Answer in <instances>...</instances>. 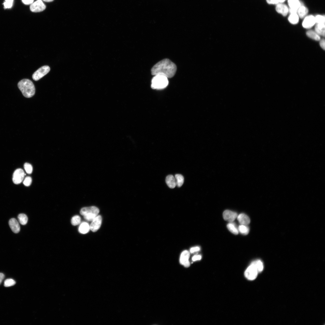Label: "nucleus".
<instances>
[{
  "instance_id": "f257e3e1",
  "label": "nucleus",
  "mask_w": 325,
  "mask_h": 325,
  "mask_svg": "<svg viewBox=\"0 0 325 325\" xmlns=\"http://www.w3.org/2000/svg\"><path fill=\"white\" fill-rule=\"evenodd\" d=\"M176 70L175 64L169 59L166 58L155 64L151 69V73L153 75H161L167 78H171L175 75Z\"/></svg>"
},
{
  "instance_id": "f03ea898",
  "label": "nucleus",
  "mask_w": 325,
  "mask_h": 325,
  "mask_svg": "<svg viewBox=\"0 0 325 325\" xmlns=\"http://www.w3.org/2000/svg\"><path fill=\"white\" fill-rule=\"evenodd\" d=\"M18 87L23 95L27 98H30L35 94V88L33 82L29 79H23L18 83Z\"/></svg>"
},
{
  "instance_id": "7ed1b4c3",
  "label": "nucleus",
  "mask_w": 325,
  "mask_h": 325,
  "mask_svg": "<svg viewBox=\"0 0 325 325\" xmlns=\"http://www.w3.org/2000/svg\"><path fill=\"white\" fill-rule=\"evenodd\" d=\"M151 80V87L154 89H162L168 85V78L161 75H154Z\"/></svg>"
},
{
  "instance_id": "20e7f679",
  "label": "nucleus",
  "mask_w": 325,
  "mask_h": 325,
  "mask_svg": "<svg viewBox=\"0 0 325 325\" xmlns=\"http://www.w3.org/2000/svg\"><path fill=\"white\" fill-rule=\"evenodd\" d=\"M99 212V210L95 206H91L82 208L80 212V214L83 216L86 220L92 221L96 217Z\"/></svg>"
},
{
  "instance_id": "39448f33",
  "label": "nucleus",
  "mask_w": 325,
  "mask_h": 325,
  "mask_svg": "<svg viewBox=\"0 0 325 325\" xmlns=\"http://www.w3.org/2000/svg\"><path fill=\"white\" fill-rule=\"evenodd\" d=\"M258 273L256 268L252 262L246 270L244 275L247 279L252 280L256 278Z\"/></svg>"
},
{
  "instance_id": "423d86ee",
  "label": "nucleus",
  "mask_w": 325,
  "mask_h": 325,
  "mask_svg": "<svg viewBox=\"0 0 325 325\" xmlns=\"http://www.w3.org/2000/svg\"><path fill=\"white\" fill-rule=\"evenodd\" d=\"M50 70V67L48 66H42L33 73L32 78L34 80L38 81L48 73Z\"/></svg>"
},
{
  "instance_id": "0eeeda50",
  "label": "nucleus",
  "mask_w": 325,
  "mask_h": 325,
  "mask_svg": "<svg viewBox=\"0 0 325 325\" xmlns=\"http://www.w3.org/2000/svg\"><path fill=\"white\" fill-rule=\"evenodd\" d=\"M25 175L22 169H17L14 172L13 175L12 180L14 183L17 184L20 183L23 180Z\"/></svg>"
},
{
  "instance_id": "6e6552de",
  "label": "nucleus",
  "mask_w": 325,
  "mask_h": 325,
  "mask_svg": "<svg viewBox=\"0 0 325 325\" xmlns=\"http://www.w3.org/2000/svg\"><path fill=\"white\" fill-rule=\"evenodd\" d=\"M303 18L302 26L305 28L310 29L316 24L315 16L313 15H307Z\"/></svg>"
},
{
  "instance_id": "1a4fd4ad",
  "label": "nucleus",
  "mask_w": 325,
  "mask_h": 325,
  "mask_svg": "<svg viewBox=\"0 0 325 325\" xmlns=\"http://www.w3.org/2000/svg\"><path fill=\"white\" fill-rule=\"evenodd\" d=\"M45 8L46 6L41 0H37L31 4L30 6L31 11L34 12L42 11Z\"/></svg>"
},
{
  "instance_id": "9d476101",
  "label": "nucleus",
  "mask_w": 325,
  "mask_h": 325,
  "mask_svg": "<svg viewBox=\"0 0 325 325\" xmlns=\"http://www.w3.org/2000/svg\"><path fill=\"white\" fill-rule=\"evenodd\" d=\"M102 218L101 215H98L91 221L90 226V229L93 232L97 231L100 228L101 224Z\"/></svg>"
},
{
  "instance_id": "9b49d317",
  "label": "nucleus",
  "mask_w": 325,
  "mask_h": 325,
  "mask_svg": "<svg viewBox=\"0 0 325 325\" xmlns=\"http://www.w3.org/2000/svg\"><path fill=\"white\" fill-rule=\"evenodd\" d=\"M275 10L277 13L285 17L289 13V8L284 3H279L276 5Z\"/></svg>"
},
{
  "instance_id": "f8f14e48",
  "label": "nucleus",
  "mask_w": 325,
  "mask_h": 325,
  "mask_svg": "<svg viewBox=\"0 0 325 325\" xmlns=\"http://www.w3.org/2000/svg\"><path fill=\"white\" fill-rule=\"evenodd\" d=\"M190 255L189 252L186 250L184 251L181 255L180 262L186 267H188L190 266V263L189 261Z\"/></svg>"
},
{
  "instance_id": "ddd939ff",
  "label": "nucleus",
  "mask_w": 325,
  "mask_h": 325,
  "mask_svg": "<svg viewBox=\"0 0 325 325\" xmlns=\"http://www.w3.org/2000/svg\"><path fill=\"white\" fill-rule=\"evenodd\" d=\"M223 216L224 219L225 220L232 222L236 218L237 215L235 212L227 210L224 211Z\"/></svg>"
},
{
  "instance_id": "4468645a",
  "label": "nucleus",
  "mask_w": 325,
  "mask_h": 325,
  "mask_svg": "<svg viewBox=\"0 0 325 325\" xmlns=\"http://www.w3.org/2000/svg\"><path fill=\"white\" fill-rule=\"evenodd\" d=\"M9 224L12 231L15 233H17L20 231V228L18 222L14 218L11 219Z\"/></svg>"
},
{
  "instance_id": "2eb2a0df",
  "label": "nucleus",
  "mask_w": 325,
  "mask_h": 325,
  "mask_svg": "<svg viewBox=\"0 0 325 325\" xmlns=\"http://www.w3.org/2000/svg\"><path fill=\"white\" fill-rule=\"evenodd\" d=\"M237 219L241 224L247 225L250 222L249 217L244 213L240 214L237 217Z\"/></svg>"
},
{
  "instance_id": "dca6fc26",
  "label": "nucleus",
  "mask_w": 325,
  "mask_h": 325,
  "mask_svg": "<svg viewBox=\"0 0 325 325\" xmlns=\"http://www.w3.org/2000/svg\"><path fill=\"white\" fill-rule=\"evenodd\" d=\"M308 13V8L302 5L298 8L297 11V14L300 18H304L307 15Z\"/></svg>"
},
{
  "instance_id": "f3484780",
  "label": "nucleus",
  "mask_w": 325,
  "mask_h": 325,
  "mask_svg": "<svg viewBox=\"0 0 325 325\" xmlns=\"http://www.w3.org/2000/svg\"><path fill=\"white\" fill-rule=\"evenodd\" d=\"M166 181L167 185L170 188H174L176 186L175 178L172 175H169L166 177Z\"/></svg>"
},
{
  "instance_id": "a211bd4d",
  "label": "nucleus",
  "mask_w": 325,
  "mask_h": 325,
  "mask_svg": "<svg viewBox=\"0 0 325 325\" xmlns=\"http://www.w3.org/2000/svg\"><path fill=\"white\" fill-rule=\"evenodd\" d=\"M320 36L324 37L325 32V23H316L314 30Z\"/></svg>"
},
{
  "instance_id": "6ab92c4d",
  "label": "nucleus",
  "mask_w": 325,
  "mask_h": 325,
  "mask_svg": "<svg viewBox=\"0 0 325 325\" xmlns=\"http://www.w3.org/2000/svg\"><path fill=\"white\" fill-rule=\"evenodd\" d=\"M287 3L289 8L297 10L302 5L299 0H287Z\"/></svg>"
},
{
  "instance_id": "aec40b11",
  "label": "nucleus",
  "mask_w": 325,
  "mask_h": 325,
  "mask_svg": "<svg viewBox=\"0 0 325 325\" xmlns=\"http://www.w3.org/2000/svg\"><path fill=\"white\" fill-rule=\"evenodd\" d=\"M90 229L89 224L86 222H82L79 225L78 231L79 232L82 234L88 233Z\"/></svg>"
},
{
  "instance_id": "412c9836",
  "label": "nucleus",
  "mask_w": 325,
  "mask_h": 325,
  "mask_svg": "<svg viewBox=\"0 0 325 325\" xmlns=\"http://www.w3.org/2000/svg\"><path fill=\"white\" fill-rule=\"evenodd\" d=\"M299 18L297 13L291 14L288 17V20L290 23L296 24L299 22Z\"/></svg>"
},
{
  "instance_id": "4be33fe9",
  "label": "nucleus",
  "mask_w": 325,
  "mask_h": 325,
  "mask_svg": "<svg viewBox=\"0 0 325 325\" xmlns=\"http://www.w3.org/2000/svg\"><path fill=\"white\" fill-rule=\"evenodd\" d=\"M306 34L308 37L313 39L317 41L320 39V36L315 31L311 30H308Z\"/></svg>"
},
{
  "instance_id": "5701e85b",
  "label": "nucleus",
  "mask_w": 325,
  "mask_h": 325,
  "mask_svg": "<svg viewBox=\"0 0 325 325\" xmlns=\"http://www.w3.org/2000/svg\"><path fill=\"white\" fill-rule=\"evenodd\" d=\"M227 228L228 230L233 234L236 235L238 234L239 232L238 229L234 223L231 222L229 223L227 225Z\"/></svg>"
},
{
  "instance_id": "b1692460",
  "label": "nucleus",
  "mask_w": 325,
  "mask_h": 325,
  "mask_svg": "<svg viewBox=\"0 0 325 325\" xmlns=\"http://www.w3.org/2000/svg\"><path fill=\"white\" fill-rule=\"evenodd\" d=\"M175 177L176 180V186L178 187H181L184 182V178L183 176L180 174H177L175 175Z\"/></svg>"
},
{
  "instance_id": "393cba45",
  "label": "nucleus",
  "mask_w": 325,
  "mask_h": 325,
  "mask_svg": "<svg viewBox=\"0 0 325 325\" xmlns=\"http://www.w3.org/2000/svg\"><path fill=\"white\" fill-rule=\"evenodd\" d=\"M19 221L20 224L24 225L27 222L28 218L27 216L24 214H19L17 217Z\"/></svg>"
},
{
  "instance_id": "a878e982",
  "label": "nucleus",
  "mask_w": 325,
  "mask_h": 325,
  "mask_svg": "<svg viewBox=\"0 0 325 325\" xmlns=\"http://www.w3.org/2000/svg\"><path fill=\"white\" fill-rule=\"evenodd\" d=\"M238 230L241 234L246 235L247 234L249 231V229L247 225L241 224L238 228Z\"/></svg>"
},
{
  "instance_id": "bb28decb",
  "label": "nucleus",
  "mask_w": 325,
  "mask_h": 325,
  "mask_svg": "<svg viewBox=\"0 0 325 325\" xmlns=\"http://www.w3.org/2000/svg\"><path fill=\"white\" fill-rule=\"evenodd\" d=\"M254 264L258 272H262L263 269V265L262 262L259 260H257L252 262Z\"/></svg>"
},
{
  "instance_id": "cd10ccee",
  "label": "nucleus",
  "mask_w": 325,
  "mask_h": 325,
  "mask_svg": "<svg viewBox=\"0 0 325 325\" xmlns=\"http://www.w3.org/2000/svg\"><path fill=\"white\" fill-rule=\"evenodd\" d=\"M316 23H325V16L324 15L317 14L315 16Z\"/></svg>"
},
{
  "instance_id": "c85d7f7f",
  "label": "nucleus",
  "mask_w": 325,
  "mask_h": 325,
  "mask_svg": "<svg viewBox=\"0 0 325 325\" xmlns=\"http://www.w3.org/2000/svg\"><path fill=\"white\" fill-rule=\"evenodd\" d=\"M81 221L80 217L78 215L73 216L71 219V224L73 226H76L80 224Z\"/></svg>"
},
{
  "instance_id": "c756f323",
  "label": "nucleus",
  "mask_w": 325,
  "mask_h": 325,
  "mask_svg": "<svg viewBox=\"0 0 325 325\" xmlns=\"http://www.w3.org/2000/svg\"><path fill=\"white\" fill-rule=\"evenodd\" d=\"M15 281L12 279H8L6 280L4 283V286L5 287H8L13 286L15 284Z\"/></svg>"
},
{
  "instance_id": "7c9ffc66",
  "label": "nucleus",
  "mask_w": 325,
  "mask_h": 325,
  "mask_svg": "<svg viewBox=\"0 0 325 325\" xmlns=\"http://www.w3.org/2000/svg\"><path fill=\"white\" fill-rule=\"evenodd\" d=\"M24 168L26 172L28 174H31L32 171V166L29 163H25L24 164Z\"/></svg>"
},
{
  "instance_id": "2f4dec72",
  "label": "nucleus",
  "mask_w": 325,
  "mask_h": 325,
  "mask_svg": "<svg viewBox=\"0 0 325 325\" xmlns=\"http://www.w3.org/2000/svg\"><path fill=\"white\" fill-rule=\"evenodd\" d=\"M14 0H5V2L3 4L5 9L10 8H11L13 5Z\"/></svg>"
},
{
  "instance_id": "473e14b6",
  "label": "nucleus",
  "mask_w": 325,
  "mask_h": 325,
  "mask_svg": "<svg viewBox=\"0 0 325 325\" xmlns=\"http://www.w3.org/2000/svg\"><path fill=\"white\" fill-rule=\"evenodd\" d=\"M32 182V179L31 177L27 176L26 177L23 181V184L26 186L30 185Z\"/></svg>"
},
{
  "instance_id": "72a5a7b5",
  "label": "nucleus",
  "mask_w": 325,
  "mask_h": 325,
  "mask_svg": "<svg viewBox=\"0 0 325 325\" xmlns=\"http://www.w3.org/2000/svg\"><path fill=\"white\" fill-rule=\"evenodd\" d=\"M267 3L269 5H277L279 2L278 0H266Z\"/></svg>"
},
{
  "instance_id": "f704fd0d",
  "label": "nucleus",
  "mask_w": 325,
  "mask_h": 325,
  "mask_svg": "<svg viewBox=\"0 0 325 325\" xmlns=\"http://www.w3.org/2000/svg\"><path fill=\"white\" fill-rule=\"evenodd\" d=\"M201 258V256L200 255H196L193 256L192 258V260L193 261L200 260Z\"/></svg>"
},
{
  "instance_id": "c9c22d12",
  "label": "nucleus",
  "mask_w": 325,
  "mask_h": 325,
  "mask_svg": "<svg viewBox=\"0 0 325 325\" xmlns=\"http://www.w3.org/2000/svg\"><path fill=\"white\" fill-rule=\"evenodd\" d=\"M34 0H22V2L26 5H31L33 2Z\"/></svg>"
},
{
  "instance_id": "e433bc0d",
  "label": "nucleus",
  "mask_w": 325,
  "mask_h": 325,
  "mask_svg": "<svg viewBox=\"0 0 325 325\" xmlns=\"http://www.w3.org/2000/svg\"><path fill=\"white\" fill-rule=\"evenodd\" d=\"M325 41L324 39H322L320 40V45L321 48L324 50H325Z\"/></svg>"
},
{
  "instance_id": "4c0bfd02",
  "label": "nucleus",
  "mask_w": 325,
  "mask_h": 325,
  "mask_svg": "<svg viewBox=\"0 0 325 325\" xmlns=\"http://www.w3.org/2000/svg\"><path fill=\"white\" fill-rule=\"evenodd\" d=\"M200 250V248L199 247L197 246L191 248L190 249V251L191 253H193L199 251Z\"/></svg>"
},
{
  "instance_id": "58836bf2",
  "label": "nucleus",
  "mask_w": 325,
  "mask_h": 325,
  "mask_svg": "<svg viewBox=\"0 0 325 325\" xmlns=\"http://www.w3.org/2000/svg\"><path fill=\"white\" fill-rule=\"evenodd\" d=\"M5 277L4 274L2 273H0V284L2 282Z\"/></svg>"
},
{
  "instance_id": "ea45409f",
  "label": "nucleus",
  "mask_w": 325,
  "mask_h": 325,
  "mask_svg": "<svg viewBox=\"0 0 325 325\" xmlns=\"http://www.w3.org/2000/svg\"><path fill=\"white\" fill-rule=\"evenodd\" d=\"M279 3H283L286 0H278Z\"/></svg>"
},
{
  "instance_id": "a19ab883",
  "label": "nucleus",
  "mask_w": 325,
  "mask_h": 325,
  "mask_svg": "<svg viewBox=\"0 0 325 325\" xmlns=\"http://www.w3.org/2000/svg\"><path fill=\"white\" fill-rule=\"evenodd\" d=\"M44 1L47 2H50L53 1L54 0H43Z\"/></svg>"
}]
</instances>
